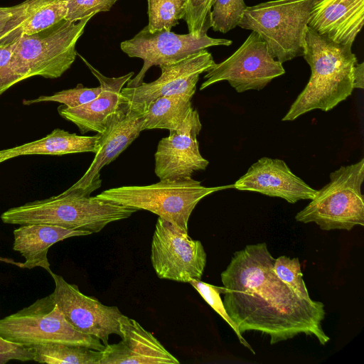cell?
I'll list each match as a JSON object with an SVG mask.
<instances>
[{"label":"cell","instance_id":"obj_1","mask_svg":"<svg viewBox=\"0 0 364 364\" xmlns=\"http://www.w3.org/2000/svg\"><path fill=\"white\" fill-rule=\"evenodd\" d=\"M274 260L265 242L233 254L220 274L227 313L241 334L261 332L272 345L301 333L326 345L330 338L321 326L324 304L299 296L281 281L273 269Z\"/></svg>","mask_w":364,"mask_h":364},{"label":"cell","instance_id":"obj_2","mask_svg":"<svg viewBox=\"0 0 364 364\" xmlns=\"http://www.w3.org/2000/svg\"><path fill=\"white\" fill-rule=\"evenodd\" d=\"M303 57L311 68V77L282 121H293L314 109L330 111L354 89L358 61L352 46L335 43L307 26Z\"/></svg>","mask_w":364,"mask_h":364},{"label":"cell","instance_id":"obj_3","mask_svg":"<svg viewBox=\"0 0 364 364\" xmlns=\"http://www.w3.org/2000/svg\"><path fill=\"white\" fill-rule=\"evenodd\" d=\"M94 16L77 21L63 19L45 30L18 38L0 92L31 77H60L74 63L77 42Z\"/></svg>","mask_w":364,"mask_h":364},{"label":"cell","instance_id":"obj_4","mask_svg":"<svg viewBox=\"0 0 364 364\" xmlns=\"http://www.w3.org/2000/svg\"><path fill=\"white\" fill-rule=\"evenodd\" d=\"M136 211L96 196L65 191L58 196L9 208L0 218L6 224H46L92 234L111 223L128 218Z\"/></svg>","mask_w":364,"mask_h":364},{"label":"cell","instance_id":"obj_5","mask_svg":"<svg viewBox=\"0 0 364 364\" xmlns=\"http://www.w3.org/2000/svg\"><path fill=\"white\" fill-rule=\"evenodd\" d=\"M232 186L206 187L192 178L160 180L144 186H124L105 190L99 199L151 212L188 231L190 216L196 205L205 197Z\"/></svg>","mask_w":364,"mask_h":364},{"label":"cell","instance_id":"obj_6","mask_svg":"<svg viewBox=\"0 0 364 364\" xmlns=\"http://www.w3.org/2000/svg\"><path fill=\"white\" fill-rule=\"evenodd\" d=\"M316 0H273L247 6L237 26L257 33L283 63L303 56L305 33Z\"/></svg>","mask_w":364,"mask_h":364},{"label":"cell","instance_id":"obj_7","mask_svg":"<svg viewBox=\"0 0 364 364\" xmlns=\"http://www.w3.org/2000/svg\"><path fill=\"white\" fill-rule=\"evenodd\" d=\"M364 159L341 166L330 173V181L311 202L297 213L295 219L303 223H315L321 230H350L364 225Z\"/></svg>","mask_w":364,"mask_h":364},{"label":"cell","instance_id":"obj_8","mask_svg":"<svg viewBox=\"0 0 364 364\" xmlns=\"http://www.w3.org/2000/svg\"><path fill=\"white\" fill-rule=\"evenodd\" d=\"M0 336L27 346L63 343L100 351L105 347L98 338L81 333L71 326L51 294L0 318Z\"/></svg>","mask_w":364,"mask_h":364},{"label":"cell","instance_id":"obj_9","mask_svg":"<svg viewBox=\"0 0 364 364\" xmlns=\"http://www.w3.org/2000/svg\"><path fill=\"white\" fill-rule=\"evenodd\" d=\"M232 41L214 38L207 33L194 35L177 34L168 30L151 33L147 26L132 38L121 43L120 48L130 58H139L144 64L139 73L128 82L127 87H134L143 82L148 70L154 65L174 63L213 46H229Z\"/></svg>","mask_w":364,"mask_h":364},{"label":"cell","instance_id":"obj_10","mask_svg":"<svg viewBox=\"0 0 364 364\" xmlns=\"http://www.w3.org/2000/svg\"><path fill=\"white\" fill-rule=\"evenodd\" d=\"M284 73L282 63L271 55L261 36L252 31L233 54L206 72L200 90L226 80L237 92L260 90Z\"/></svg>","mask_w":364,"mask_h":364},{"label":"cell","instance_id":"obj_11","mask_svg":"<svg viewBox=\"0 0 364 364\" xmlns=\"http://www.w3.org/2000/svg\"><path fill=\"white\" fill-rule=\"evenodd\" d=\"M207 255L200 241L174 224L158 218L152 237L151 261L160 279L179 282L200 280Z\"/></svg>","mask_w":364,"mask_h":364},{"label":"cell","instance_id":"obj_12","mask_svg":"<svg viewBox=\"0 0 364 364\" xmlns=\"http://www.w3.org/2000/svg\"><path fill=\"white\" fill-rule=\"evenodd\" d=\"M207 50L191 55L178 62L160 65L161 75L151 82H141L134 87H123L122 103L129 109L142 112L149 104L163 96L186 95L193 97L200 74L215 65Z\"/></svg>","mask_w":364,"mask_h":364},{"label":"cell","instance_id":"obj_13","mask_svg":"<svg viewBox=\"0 0 364 364\" xmlns=\"http://www.w3.org/2000/svg\"><path fill=\"white\" fill-rule=\"evenodd\" d=\"M55 289L52 296L65 318L78 331L98 338L105 346L109 336H120L119 319L123 315L117 306L102 304L93 296L82 294L77 286L67 282L63 277L49 273Z\"/></svg>","mask_w":364,"mask_h":364},{"label":"cell","instance_id":"obj_14","mask_svg":"<svg viewBox=\"0 0 364 364\" xmlns=\"http://www.w3.org/2000/svg\"><path fill=\"white\" fill-rule=\"evenodd\" d=\"M142 112L122 107L109 119L105 129L98 133L97 152L92 164L83 176L67 192L83 196L90 194L101 186L100 171L115 160L140 134Z\"/></svg>","mask_w":364,"mask_h":364},{"label":"cell","instance_id":"obj_15","mask_svg":"<svg viewBox=\"0 0 364 364\" xmlns=\"http://www.w3.org/2000/svg\"><path fill=\"white\" fill-rule=\"evenodd\" d=\"M201 128L197 113L185 130L169 132L159 141L154 154V172L160 180L187 179L206 168L209 161L200 154L197 139Z\"/></svg>","mask_w":364,"mask_h":364},{"label":"cell","instance_id":"obj_16","mask_svg":"<svg viewBox=\"0 0 364 364\" xmlns=\"http://www.w3.org/2000/svg\"><path fill=\"white\" fill-rule=\"evenodd\" d=\"M233 188L282 198L290 203L311 200L317 193L292 173L283 160L266 156L254 163Z\"/></svg>","mask_w":364,"mask_h":364},{"label":"cell","instance_id":"obj_17","mask_svg":"<svg viewBox=\"0 0 364 364\" xmlns=\"http://www.w3.org/2000/svg\"><path fill=\"white\" fill-rule=\"evenodd\" d=\"M117 343L107 344L99 364H178L160 341L137 321L124 314L119 319Z\"/></svg>","mask_w":364,"mask_h":364},{"label":"cell","instance_id":"obj_18","mask_svg":"<svg viewBox=\"0 0 364 364\" xmlns=\"http://www.w3.org/2000/svg\"><path fill=\"white\" fill-rule=\"evenodd\" d=\"M80 57L99 81L101 92L96 98L87 103L75 107L62 105L58 107V111L63 118L75 124L82 134L88 132L102 133L111 117L122 107L121 91L134 73L131 72L121 77H108L83 57Z\"/></svg>","mask_w":364,"mask_h":364},{"label":"cell","instance_id":"obj_19","mask_svg":"<svg viewBox=\"0 0 364 364\" xmlns=\"http://www.w3.org/2000/svg\"><path fill=\"white\" fill-rule=\"evenodd\" d=\"M364 0H318L308 26L332 41L353 46L363 26Z\"/></svg>","mask_w":364,"mask_h":364},{"label":"cell","instance_id":"obj_20","mask_svg":"<svg viewBox=\"0 0 364 364\" xmlns=\"http://www.w3.org/2000/svg\"><path fill=\"white\" fill-rule=\"evenodd\" d=\"M90 235L89 232L46 224L21 225L14 230L13 250L25 258L22 268L41 267L48 273L50 264L48 249L55 243L72 237Z\"/></svg>","mask_w":364,"mask_h":364},{"label":"cell","instance_id":"obj_21","mask_svg":"<svg viewBox=\"0 0 364 364\" xmlns=\"http://www.w3.org/2000/svg\"><path fill=\"white\" fill-rule=\"evenodd\" d=\"M66 13L65 0H33L22 14L10 20L0 31V47L55 25L65 19Z\"/></svg>","mask_w":364,"mask_h":364},{"label":"cell","instance_id":"obj_22","mask_svg":"<svg viewBox=\"0 0 364 364\" xmlns=\"http://www.w3.org/2000/svg\"><path fill=\"white\" fill-rule=\"evenodd\" d=\"M100 134L77 135L61 129H55L43 138L14 148L0 151V163L20 156L49 154L61 156L73 153L95 154Z\"/></svg>","mask_w":364,"mask_h":364},{"label":"cell","instance_id":"obj_23","mask_svg":"<svg viewBox=\"0 0 364 364\" xmlns=\"http://www.w3.org/2000/svg\"><path fill=\"white\" fill-rule=\"evenodd\" d=\"M192 97L171 95L151 101L142 112L141 132L147 129H168L169 132L185 130L198 113L191 105Z\"/></svg>","mask_w":364,"mask_h":364},{"label":"cell","instance_id":"obj_24","mask_svg":"<svg viewBox=\"0 0 364 364\" xmlns=\"http://www.w3.org/2000/svg\"><path fill=\"white\" fill-rule=\"evenodd\" d=\"M33 360L48 364H99L102 351L63 343H46L32 346Z\"/></svg>","mask_w":364,"mask_h":364},{"label":"cell","instance_id":"obj_25","mask_svg":"<svg viewBox=\"0 0 364 364\" xmlns=\"http://www.w3.org/2000/svg\"><path fill=\"white\" fill-rule=\"evenodd\" d=\"M148 29L154 33L171 29L183 19L188 0H147Z\"/></svg>","mask_w":364,"mask_h":364},{"label":"cell","instance_id":"obj_26","mask_svg":"<svg viewBox=\"0 0 364 364\" xmlns=\"http://www.w3.org/2000/svg\"><path fill=\"white\" fill-rule=\"evenodd\" d=\"M247 6L244 0H215L210 13V28L223 33L234 29Z\"/></svg>","mask_w":364,"mask_h":364},{"label":"cell","instance_id":"obj_27","mask_svg":"<svg viewBox=\"0 0 364 364\" xmlns=\"http://www.w3.org/2000/svg\"><path fill=\"white\" fill-rule=\"evenodd\" d=\"M101 87H86L78 84L75 87L64 90L50 96H40L33 100H24L23 104L30 105L42 102H56L68 107H75L96 98L101 92Z\"/></svg>","mask_w":364,"mask_h":364},{"label":"cell","instance_id":"obj_28","mask_svg":"<svg viewBox=\"0 0 364 364\" xmlns=\"http://www.w3.org/2000/svg\"><path fill=\"white\" fill-rule=\"evenodd\" d=\"M273 269L277 277L287 284L299 296L310 298L303 279V274L298 257L291 259L280 256L275 259Z\"/></svg>","mask_w":364,"mask_h":364},{"label":"cell","instance_id":"obj_29","mask_svg":"<svg viewBox=\"0 0 364 364\" xmlns=\"http://www.w3.org/2000/svg\"><path fill=\"white\" fill-rule=\"evenodd\" d=\"M188 283L196 289L206 303L229 324L237 336L240 343L247 348L253 354H255V350L245 338H243L236 324L230 317L225 309L223 302L220 298L223 287H216L197 279H192Z\"/></svg>","mask_w":364,"mask_h":364},{"label":"cell","instance_id":"obj_30","mask_svg":"<svg viewBox=\"0 0 364 364\" xmlns=\"http://www.w3.org/2000/svg\"><path fill=\"white\" fill-rule=\"evenodd\" d=\"M215 0H188L186 21L188 32L194 35L207 33L211 27L210 13Z\"/></svg>","mask_w":364,"mask_h":364},{"label":"cell","instance_id":"obj_31","mask_svg":"<svg viewBox=\"0 0 364 364\" xmlns=\"http://www.w3.org/2000/svg\"><path fill=\"white\" fill-rule=\"evenodd\" d=\"M118 0H65L67 13L65 19L77 21L99 12L109 11Z\"/></svg>","mask_w":364,"mask_h":364},{"label":"cell","instance_id":"obj_32","mask_svg":"<svg viewBox=\"0 0 364 364\" xmlns=\"http://www.w3.org/2000/svg\"><path fill=\"white\" fill-rule=\"evenodd\" d=\"M13 360L22 362L33 360V347L11 342L0 336V364Z\"/></svg>","mask_w":364,"mask_h":364},{"label":"cell","instance_id":"obj_33","mask_svg":"<svg viewBox=\"0 0 364 364\" xmlns=\"http://www.w3.org/2000/svg\"><path fill=\"white\" fill-rule=\"evenodd\" d=\"M33 0H26L15 6L0 7V31L14 17L22 14Z\"/></svg>","mask_w":364,"mask_h":364},{"label":"cell","instance_id":"obj_34","mask_svg":"<svg viewBox=\"0 0 364 364\" xmlns=\"http://www.w3.org/2000/svg\"><path fill=\"white\" fill-rule=\"evenodd\" d=\"M16 42L0 47V76L11 63Z\"/></svg>","mask_w":364,"mask_h":364},{"label":"cell","instance_id":"obj_35","mask_svg":"<svg viewBox=\"0 0 364 364\" xmlns=\"http://www.w3.org/2000/svg\"><path fill=\"white\" fill-rule=\"evenodd\" d=\"M364 63H357L353 70V87L363 89L364 87Z\"/></svg>","mask_w":364,"mask_h":364},{"label":"cell","instance_id":"obj_36","mask_svg":"<svg viewBox=\"0 0 364 364\" xmlns=\"http://www.w3.org/2000/svg\"><path fill=\"white\" fill-rule=\"evenodd\" d=\"M316 1H318V0H316Z\"/></svg>","mask_w":364,"mask_h":364}]
</instances>
